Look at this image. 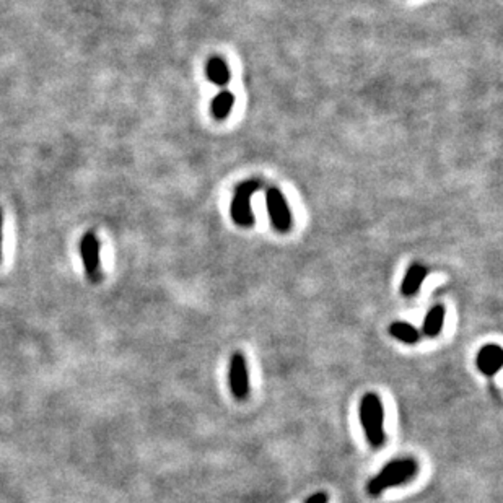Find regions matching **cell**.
Returning <instances> with one entry per match:
<instances>
[{"label":"cell","mask_w":503,"mask_h":503,"mask_svg":"<svg viewBox=\"0 0 503 503\" xmlns=\"http://www.w3.org/2000/svg\"><path fill=\"white\" fill-rule=\"evenodd\" d=\"M428 276V269L423 267L422 264H412V266L407 269L404 278H402L401 283V293L404 297H412L419 292L422 287V282L425 281Z\"/></svg>","instance_id":"cell-8"},{"label":"cell","mask_w":503,"mask_h":503,"mask_svg":"<svg viewBox=\"0 0 503 503\" xmlns=\"http://www.w3.org/2000/svg\"><path fill=\"white\" fill-rule=\"evenodd\" d=\"M2 225H3V217L2 212H0V261H2Z\"/></svg>","instance_id":"cell-14"},{"label":"cell","mask_w":503,"mask_h":503,"mask_svg":"<svg viewBox=\"0 0 503 503\" xmlns=\"http://www.w3.org/2000/svg\"><path fill=\"white\" fill-rule=\"evenodd\" d=\"M266 206L269 217L276 230L288 232L292 227V212L287 199L277 187H269L266 191Z\"/></svg>","instance_id":"cell-6"},{"label":"cell","mask_w":503,"mask_h":503,"mask_svg":"<svg viewBox=\"0 0 503 503\" xmlns=\"http://www.w3.org/2000/svg\"><path fill=\"white\" fill-rule=\"evenodd\" d=\"M330 502V497H327L326 492H316L311 497H308L305 503H327Z\"/></svg>","instance_id":"cell-13"},{"label":"cell","mask_w":503,"mask_h":503,"mask_svg":"<svg viewBox=\"0 0 503 503\" xmlns=\"http://www.w3.org/2000/svg\"><path fill=\"white\" fill-rule=\"evenodd\" d=\"M233 106H235V94H233L232 92H227V90H223V92L218 93L217 97L212 99L211 109H212L213 118L218 119V121H223V119H227L228 114L232 113Z\"/></svg>","instance_id":"cell-11"},{"label":"cell","mask_w":503,"mask_h":503,"mask_svg":"<svg viewBox=\"0 0 503 503\" xmlns=\"http://www.w3.org/2000/svg\"><path fill=\"white\" fill-rule=\"evenodd\" d=\"M80 256L87 276L93 283L101 281V246L97 235L93 232H88L80 241Z\"/></svg>","instance_id":"cell-4"},{"label":"cell","mask_w":503,"mask_h":503,"mask_svg":"<svg viewBox=\"0 0 503 503\" xmlns=\"http://www.w3.org/2000/svg\"><path fill=\"white\" fill-rule=\"evenodd\" d=\"M390 334L402 343H417L420 341V332L406 321H395L390 325Z\"/></svg>","instance_id":"cell-12"},{"label":"cell","mask_w":503,"mask_h":503,"mask_svg":"<svg viewBox=\"0 0 503 503\" xmlns=\"http://www.w3.org/2000/svg\"><path fill=\"white\" fill-rule=\"evenodd\" d=\"M207 78L217 87H225V85L232 80L230 69H228L227 62L223 61L222 57H212L211 61L207 62L206 67Z\"/></svg>","instance_id":"cell-10"},{"label":"cell","mask_w":503,"mask_h":503,"mask_svg":"<svg viewBox=\"0 0 503 503\" xmlns=\"http://www.w3.org/2000/svg\"><path fill=\"white\" fill-rule=\"evenodd\" d=\"M419 474V462L414 458L392 460L381 467L375 477L368 481L367 490L371 497H380L383 492L392 487L409 484Z\"/></svg>","instance_id":"cell-1"},{"label":"cell","mask_w":503,"mask_h":503,"mask_svg":"<svg viewBox=\"0 0 503 503\" xmlns=\"http://www.w3.org/2000/svg\"><path fill=\"white\" fill-rule=\"evenodd\" d=\"M228 385L235 399L243 401L250 396V371H248L246 357L241 352H235L230 358Z\"/></svg>","instance_id":"cell-5"},{"label":"cell","mask_w":503,"mask_h":503,"mask_svg":"<svg viewBox=\"0 0 503 503\" xmlns=\"http://www.w3.org/2000/svg\"><path fill=\"white\" fill-rule=\"evenodd\" d=\"M259 187H261L259 179H248V181L241 183L240 186H238L230 207V215L236 225L251 227L254 223V215L251 211V197L253 194H256V191H259Z\"/></svg>","instance_id":"cell-3"},{"label":"cell","mask_w":503,"mask_h":503,"mask_svg":"<svg viewBox=\"0 0 503 503\" xmlns=\"http://www.w3.org/2000/svg\"><path fill=\"white\" fill-rule=\"evenodd\" d=\"M445 315L446 310L443 305H435L430 308L422 323V334L425 337H437L443 331V325H445Z\"/></svg>","instance_id":"cell-9"},{"label":"cell","mask_w":503,"mask_h":503,"mask_svg":"<svg viewBox=\"0 0 503 503\" xmlns=\"http://www.w3.org/2000/svg\"><path fill=\"white\" fill-rule=\"evenodd\" d=\"M358 417L370 446L381 448L385 445V407H383L381 397L375 392H367L358 406Z\"/></svg>","instance_id":"cell-2"},{"label":"cell","mask_w":503,"mask_h":503,"mask_svg":"<svg viewBox=\"0 0 503 503\" xmlns=\"http://www.w3.org/2000/svg\"><path fill=\"white\" fill-rule=\"evenodd\" d=\"M476 367L486 376H495L503 367V348L499 343H486L477 352Z\"/></svg>","instance_id":"cell-7"}]
</instances>
